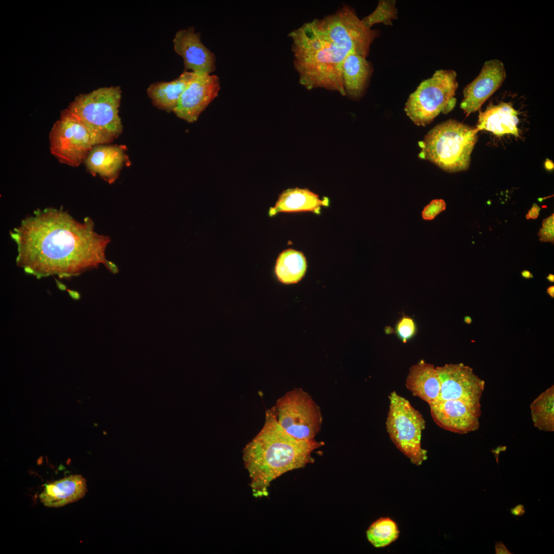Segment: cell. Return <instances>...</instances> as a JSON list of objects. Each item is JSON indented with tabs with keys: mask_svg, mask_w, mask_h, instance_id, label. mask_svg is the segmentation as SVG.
I'll list each match as a JSON object with an SVG mask.
<instances>
[{
	"mask_svg": "<svg viewBox=\"0 0 554 554\" xmlns=\"http://www.w3.org/2000/svg\"><path fill=\"white\" fill-rule=\"evenodd\" d=\"M119 86L102 87L76 96L66 109L86 129L93 146L112 142L122 133Z\"/></svg>",
	"mask_w": 554,
	"mask_h": 554,
	"instance_id": "5b68a950",
	"label": "cell"
},
{
	"mask_svg": "<svg viewBox=\"0 0 554 554\" xmlns=\"http://www.w3.org/2000/svg\"><path fill=\"white\" fill-rule=\"evenodd\" d=\"M464 321H465V322L466 323H467L468 324H470L471 323V322H472V319H471V317H470L469 316H466L464 318Z\"/></svg>",
	"mask_w": 554,
	"mask_h": 554,
	"instance_id": "e575fe53",
	"label": "cell"
},
{
	"mask_svg": "<svg viewBox=\"0 0 554 554\" xmlns=\"http://www.w3.org/2000/svg\"><path fill=\"white\" fill-rule=\"evenodd\" d=\"M399 535L397 524L388 517L377 519L366 531L368 540L376 548L388 546L398 539Z\"/></svg>",
	"mask_w": 554,
	"mask_h": 554,
	"instance_id": "cb8c5ba5",
	"label": "cell"
},
{
	"mask_svg": "<svg viewBox=\"0 0 554 554\" xmlns=\"http://www.w3.org/2000/svg\"><path fill=\"white\" fill-rule=\"evenodd\" d=\"M380 35L362 23L351 6L303 24L291 31L293 65L299 83L307 90L323 88L345 96L342 68L351 53L367 57Z\"/></svg>",
	"mask_w": 554,
	"mask_h": 554,
	"instance_id": "7a4b0ae2",
	"label": "cell"
},
{
	"mask_svg": "<svg viewBox=\"0 0 554 554\" xmlns=\"http://www.w3.org/2000/svg\"><path fill=\"white\" fill-rule=\"evenodd\" d=\"M547 293L550 296L551 298L554 297V286H551L547 289Z\"/></svg>",
	"mask_w": 554,
	"mask_h": 554,
	"instance_id": "836d02e7",
	"label": "cell"
},
{
	"mask_svg": "<svg viewBox=\"0 0 554 554\" xmlns=\"http://www.w3.org/2000/svg\"><path fill=\"white\" fill-rule=\"evenodd\" d=\"M93 227L89 217L81 223L62 209L38 210L11 232L17 247L16 264L38 278L75 276L100 264L117 272L105 256L110 238Z\"/></svg>",
	"mask_w": 554,
	"mask_h": 554,
	"instance_id": "6da1fadb",
	"label": "cell"
},
{
	"mask_svg": "<svg viewBox=\"0 0 554 554\" xmlns=\"http://www.w3.org/2000/svg\"><path fill=\"white\" fill-rule=\"evenodd\" d=\"M196 74L195 72L184 70L171 81L153 83L148 87L147 95L154 106L168 112H173L183 93Z\"/></svg>",
	"mask_w": 554,
	"mask_h": 554,
	"instance_id": "ffe728a7",
	"label": "cell"
},
{
	"mask_svg": "<svg viewBox=\"0 0 554 554\" xmlns=\"http://www.w3.org/2000/svg\"><path fill=\"white\" fill-rule=\"evenodd\" d=\"M273 408L279 425L296 439H314L321 429V409L309 393L301 388L287 392L278 399Z\"/></svg>",
	"mask_w": 554,
	"mask_h": 554,
	"instance_id": "ba28073f",
	"label": "cell"
},
{
	"mask_svg": "<svg viewBox=\"0 0 554 554\" xmlns=\"http://www.w3.org/2000/svg\"><path fill=\"white\" fill-rule=\"evenodd\" d=\"M429 406L433 421L445 430L465 434L479 427L480 417L461 401L438 400Z\"/></svg>",
	"mask_w": 554,
	"mask_h": 554,
	"instance_id": "5bb4252c",
	"label": "cell"
},
{
	"mask_svg": "<svg viewBox=\"0 0 554 554\" xmlns=\"http://www.w3.org/2000/svg\"><path fill=\"white\" fill-rule=\"evenodd\" d=\"M525 512V507L522 504H518L510 509L511 514L516 517L522 516L524 515Z\"/></svg>",
	"mask_w": 554,
	"mask_h": 554,
	"instance_id": "4dcf8cb0",
	"label": "cell"
},
{
	"mask_svg": "<svg viewBox=\"0 0 554 554\" xmlns=\"http://www.w3.org/2000/svg\"><path fill=\"white\" fill-rule=\"evenodd\" d=\"M541 208L536 204H533L531 209L528 211L525 217L527 220L536 219L539 215Z\"/></svg>",
	"mask_w": 554,
	"mask_h": 554,
	"instance_id": "f1b7e54d",
	"label": "cell"
},
{
	"mask_svg": "<svg viewBox=\"0 0 554 554\" xmlns=\"http://www.w3.org/2000/svg\"><path fill=\"white\" fill-rule=\"evenodd\" d=\"M554 226V214L543 221L542 227Z\"/></svg>",
	"mask_w": 554,
	"mask_h": 554,
	"instance_id": "1f68e13d",
	"label": "cell"
},
{
	"mask_svg": "<svg viewBox=\"0 0 554 554\" xmlns=\"http://www.w3.org/2000/svg\"><path fill=\"white\" fill-rule=\"evenodd\" d=\"M193 27L179 30L173 39L175 52L184 62L185 70L211 74L216 69L215 54L202 42Z\"/></svg>",
	"mask_w": 554,
	"mask_h": 554,
	"instance_id": "4fadbf2b",
	"label": "cell"
},
{
	"mask_svg": "<svg viewBox=\"0 0 554 554\" xmlns=\"http://www.w3.org/2000/svg\"><path fill=\"white\" fill-rule=\"evenodd\" d=\"M478 130L454 120L431 129L419 142L420 159L428 161L449 172L466 170L477 141Z\"/></svg>",
	"mask_w": 554,
	"mask_h": 554,
	"instance_id": "277c9868",
	"label": "cell"
},
{
	"mask_svg": "<svg viewBox=\"0 0 554 554\" xmlns=\"http://www.w3.org/2000/svg\"><path fill=\"white\" fill-rule=\"evenodd\" d=\"M323 444L315 439L292 437L278 423L273 407L267 410L263 427L243 450L253 496H266L273 480L313 462L312 452Z\"/></svg>",
	"mask_w": 554,
	"mask_h": 554,
	"instance_id": "3957f363",
	"label": "cell"
},
{
	"mask_svg": "<svg viewBox=\"0 0 554 554\" xmlns=\"http://www.w3.org/2000/svg\"><path fill=\"white\" fill-rule=\"evenodd\" d=\"M405 386L414 396L428 405L437 401L440 396L441 384L436 367L424 360L411 366Z\"/></svg>",
	"mask_w": 554,
	"mask_h": 554,
	"instance_id": "ac0fdd59",
	"label": "cell"
},
{
	"mask_svg": "<svg viewBox=\"0 0 554 554\" xmlns=\"http://www.w3.org/2000/svg\"><path fill=\"white\" fill-rule=\"evenodd\" d=\"M50 150L58 161L72 167L84 163L93 145L84 126L66 109L49 133Z\"/></svg>",
	"mask_w": 554,
	"mask_h": 554,
	"instance_id": "9c48e42d",
	"label": "cell"
},
{
	"mask_svg": "<svg viewBox=\"0 0 554 554\" xmlns=\"http://www.w3.org/2000/svg\"><path fill=\"white\" fill-rule=\"evenodd\" d=\"M540 241L541 242H550L553 244L554 241V226L542 227L540 229L538 232Z\"/></svg>",
	"mask_w": 554,
	"mask_h": 554,
	"instance_id": "83f0119b",
	"label": "cell"
},
{
	"mask_svg": "<svg viewBox=\"0 0 554 554\" xmlns=\"http://www.w3.org/2000/svg\"><path fill=\"white\" fill-rule=\"evenodd\" d=\"M307 267L306 258L302 252L288 249L279 255L274 271L280 282L292 284L301 280L305 275Z\"/></svg>",
	"mask_w": 554,
	"mask_h": 554,
	"instance_id": "7402d4cb",
	"label": "cell"
},
{
	"mask_svg": "<svg viewBox=\"0 0 554 554\" xmlns=\"http://www.w3.org/2000/svg\"><path fill=\"white\" fill-rule=\"evenodd\" d=\"M396 331L403 342H406L415 334L416 326L413 320L410 317L404 316L398 322Z\"/></svg>",
	"mask_w": 554,
	"mask_h": 554,
	"instance_id": "484cf974",
	"label": "cell"
},
{
	"mask_svg": "<svg viewBox=\"0 0 554 554\" xmlns=\"http://www.w3.org/2000/svg\"><path fill=\"white\" fill-rule=\"evenodd\" d=\"M386 422L389 437L395 447L416 466L427 459V451L421 446L426 422L422 414L409 401L393 391L389 395Z\"/></svg>",
	"mask_w": 554,
	"mask_h": 554,
	"instance_id": "52a82bcc",
	"label": "cell"
},
{
	"mask_svg": "<svg viewBox=\"0 0 554 554\" xmlns=\"http://www.w3.org/2000/svg\"><path fill=\"white\" fill-rule=\"evenodd\" d=\"M453 70H438L423 80L408 97L404 111L417 125L429 124L441 113L447 114L454 107L458 87Z\"/></svg>",
	"mask_w": 554,
	"mask_h": 554,
	"instance_id": "8992f818",
	"label": "cell"
},
{
	"mask_svg": "<svg viewBox=\"0 0 554 554\" xmlns=\"http://www.w3.org/2000/svg\"><path fill=\"white\" fill-rule=\"evenodd\" d=\"M522 276L526 279H531L533 278L532 274L528 270H524L521 272Z\"/></svg>",
	"mask_w": 554,
	"mask_h": 554,
	"instance_id": "d6a6232c",
	"label": "cell"
},
{
	"mask_svg": "<svg viewBox=\"0 0 554 554\" xmlns=\"http://www.w3.org/2000/svg\"><path fill=\"white\" fill-rule=\"evenodd\" d=\"M87 491L86 480L72 474L45 485L39 499L45 506L57 508L80 500Z\"/></svg>",
	"mask_w": 554,
	"mask_h": 554,
	"instance_id": "e0dca14e",
	"label": "cell"
},
{
	"mask_svg": "<svg viewBox=\"0 0 554 554\" xmlns=\"http://www.w3.org/2000/svg\"><path fill=\"white\" fill-rule=\"evenodd\" d=\"M518 112L509 103L490 105L479 115L476 128L487 130L498 136L511 134L519 136Z\"/></svg>",
	"mask_w": 554,
	"mask_h": 554,
	"instance_id": "d6986e66",
	"label": "cell"
},
{
	"mask_svg": "<svg viewBox=\"0 0 554 554\" xmlns=\"http://www.w3.org/2000/svg\"><path fill=\"white\" fill-rule=\"evenodd\" d=\"M546 279L550 282H554V275L552 274H549Z\"/></svg>",
	"mask_w": 554,
	"mask_h": 554,
	"instance_id": "d590c367",
	"label": "cell"
},
{
	"mask_svg": "<svg viewBox=\"0 0 554 554\" xmlns=\"http://www.w3.org/2000/svg\"><path fill=\"white\" fill-rule=\"evenodd\" d=\"M220 88L217 75L196 73L194 78L183 93L173 113L188 123L195 122L217 97Z\"/></svg>",
	"mask_w": 554,
	"mask_h": 554,
	"instance_id": "8fae6325",
	"label": "cell"
},
{
	"mask_svg": "<svg viewBox=\"0 0 554 554\" xmlns=\"http://www.w3.org/2000/svg\"><path fill=\"white\" fill-rule=\"evenodd\" d=\"M126 160L123 146L103 144L93 146L84 163L92 175L98 174L112 183L117 178Z\"/></svg>",
	"mask_w": 554,
	"mask_h": 554,
	"instance_id": "9a60e30c",
	"label": "cell"
},
{
	"mask_svg": "<svg viewBox=\"0 0 554 554\" xmlns=\"http://www.w3.org/2000/svg\"><path fill=\"white\" fill-rule=\"evenodd\" d=\"M367 57L358 53L348 55L343 62L342 77L345 96L354 101L361 100L370 83L373 67Z\"/></svg>",
	"mask_w": 554,
	"mask_h": 554,
	"instance_id": "2e32d148",
	"label": "cell"
},
{
	"mask_svg": "<svg viewBox=\"0 0 554 554\" xmlns=\"http://www.w3.org/2000/svg\"><path fill=\"white\" fill-rule=\"evenodd\" d=\"M394 0H380L374 10L366 16L361 21L367 28L377 24L382 23L385 25H392V21L398 18V9Z\"/></svg>",
	"mask_w": 554,
	"mask_h": 554,
	"instance_id": "d4e9b609",
	"label": "cell"
},
{
	"mask_svg": "<svg viewBox=\"0 0 554 554\" xmlns=\"http://www.w3.org/2000/svg\"><path fill=\"white\" fill-rule=\"evenodd\" d=\"M534 426L540 430L554 431V386L542 392L530 405Z\"/></svg>",
	"mask_w": 554,
	"mask_h": 554,
	"instance_id": "603a6c76",
	"label": "cell"
},
{
	"mask_svg": "<svg viewBox=\"0 0 554 554\" xmlns=\"http://www.w3.org/2000/svg\"><path fill=\"white\" fill-rule=\"evenodd\" d=\"M496 554H511L502 541L496 542L494 545Z\"/></svg>",
	"mask_w": 554,
	"mask_h": 554,
	"instance_id": "f546056e",
	"label": "cell"
},
{
	"mask_svg": "<svg viewBox=\"0 0 554 554\" xmlns=\"http://www.w3.org/2000/svg\"><path fill=\"white\" fill-rule=\"evenodd\" d=\"M328 199H320L319 195L307 188H288L280 194L273 207L270 208V216L279 212L310 211L319 213L322 206H328Z\"/></svg>",
	"mask_w": 554,
	"mask_h": 554,
	"instance_id": "44dd1931",
	"label": "cell"
},
{
	"mask_svg": "<svg viewBox=\"0 0 554 554\" xmlns=\"http://www.w3.org/2000/svg\"><path fill=\"white\" fill-rule=\"evenodd\" d=\"M506 77L505 67L501 61L493 59L485 62L479 75L464 89L460 107L466 116L479 110Z\"/></svg>",
	"mask_w": 554,
	"mask_h": 554,
	"instance_id": "7c38bea8",
	"label": "cell"
},
{
	"mask_svg": "<svg viewBox=\"0 0 554 554\" xmlns=\"http://www.w3.org/2000/svg\"><path fill=\"white\" fill-rule=\"evenodd\" d=\"M445 209L446 203L443 200H433L424 208L422 212V218L426 221H431Z\"/></svg>",
	"mask_w": 554,
	"mask_h": 554,
	"instance_id": "4316f807",
	"label": "cell"
},
{
	"mask_svg": "<svg viewBox=\"0 0 554 554\" xmlns=\"http://www.w3.org/2000/svg\"><path fill=\"white\" fill-rule=\"evenodd\" d=\"M436 369L441 384L438 400L461 401L480 417L484 381L463 363L445 364L436 367Z\"/></svg>",
	"mask_w": 554,
	"mask_h": 554,
	"instance_id": "30bf717a",
	"label": "cell"
}]
</instances>
